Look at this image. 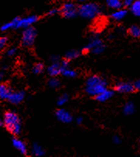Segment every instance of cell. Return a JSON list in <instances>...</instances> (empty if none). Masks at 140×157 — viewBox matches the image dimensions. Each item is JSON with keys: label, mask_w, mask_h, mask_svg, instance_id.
I'll return each instance as SVG.
<instances>
[{"label": "cell", "mask_w": 140, "mask_h": 157, "mask_svg": "<svg viewBox=\"0 0 140 157\" xmlns=\"http://www.w3.org/2000/svg\"><path fill=\"white\" fill-rule=\"evenodd\" d=\"M107 81L99 75H94L88 77L85 83V91L91 96L96 97L107 89Z\"/></svg>", "instance_id": "6da1fadb"}, {"label": "cell", "mask_w": 140, "mask_h": 157, "mask_svg": "<svg viewBox=\"0 0 140 157\" xmlns=\"http://www.w3.org/2000/svg\"><path fill=\"white\" fill-rule=\"evenodd\" d=\"M3 122L7 130L14 136H18L21 132V121L19 116L14 112H6L4 114Z\"/></svg>", "instance_id": "7a4b0ae2"}, {"label": "cell", "mask_w": 140, "mask_h": 157, "mask_svg": "<svg viewBox=\"0 0 140 157\" xmlns=\"http://www.w3.org/2000/svg\"><path fill=\"white\" fill-rule=\"evenodd\" d=\"M78 14L85 19H94L100 14L101 9L95 3H85L78 9Z\"/></svg>", "instance_id": "3957f363"}, {"label": "cell", "mask_w": 140, "mask_h": 157, "mask_svg": "<svg viewBox=\"0 0 140 157\" xmlns=\"http://www.w3.org/2000/svg\"><path fill=\"white\" fill-rule=\"evenodd\" d=\"M37 35V32L34 27H29L23 32L22 36V44L24 47H30L34 44L36 37Z\"/></svg>", "instance_id": "277c9868"}, {"label": "cell", "mask_w": 140, "mask_h": 157, "mask_svg": "<svg viewBox=\"0 0 140 157\" xmlns=\"http://www.w3.org/2000/svg\"><path fill=\"white\" fill-rule=\"evenodd\" d=\"M60 12L65 18L70 19L76 16L77 12H78V10H77V7H76L74 3L71 2H67L63 4L61 10H60Z\"/></svg>", "instance_id": "5b68a950"}, {"label": "cell", "mask_w": 140, "mask_h": 157, "mask_svg": "<svg viewBox=\"0 0 140 157\" xmlns=\"http://www.w3.org/2000/svg\"><path fill=\"white\" fill-rule=\"evenodd\" d=\"M38 20V17L35 15L29 16V17H25V18L20 19L18 17V20H17L16 28H27L29 27H31L34 24H35L36 22Z\"/></svg>", "instance_id": "8992f818"}, {"label": "cell", "mask_w": 140, "mask_h": 157, "mask_svg": "<svg viewBox=\"0 0 140 157\" xmlns=\"http://www.w3.org/2000/svg\"><path fill=\"white\" fill-rule=\"evenodd\" d=\"M115 90L122 94H131L135 90L134 83L128 82H119L115 85Z\"/></svg>", "instance_id": "52a82bcc"}, {"label": "cell", "mask_w": 140, "mask_h": 157, "mask_svg": "<svg viewBox=\"0 0 140 157\" xmlns=\"http://www.w3.org/2000/svg\"><path fill=\"white\" fill-rule=\"evenodd\" d=\"M56 117H57L59 121H60L63 123H70L73 120V117L71 114L65 110L64 109H59L56 112Z\"/></svg>", "instance_id": "ba28073f"}, {"label": "cell", "mask_w": 140, "mask_h": 157, "mask_svg": "<svg viewBox=\"0 0 140 157\" xmlns=\"http://www.w3.org/2000/svg\"><path fill=\"white\" fill-rule=\"evenodd\" d=\"M25 98V93L23 91H16V92H13L8 100L11 104H19L21 103Z\"/></svg>", "instance_id": "9c48e42d"}, {"label": "cell", "mask_w": 140, "mask_h": 157, "mask_svg": "<svg viewBox=\"0 0 140 157\" xmlns=\"http://www.w3.org/2000/svg\"><path fill=\"white\" fill-rule=\"evenodd\" d=\"M12 143L13 145V147L16 149H17L22 155H27V146H26L25 143L22 140H20V139H17V138H14L12 140Z\"/></svg>", "instance_id": "30bf717a"}, {"label": "cell", "mask_w": 140, "mask_h": 157, "mask_svg": "<svg viewBox=\"0 0 140 157\" xmlns=\"http://www.w3.org/2000/svg\"><path fill=\"white\" fill-rule=\"evenodd\" d=\"M48 74L52 77H56L62 72V66L61 64L58 63L57 62H53L52 65H50V67L47 69Z\"/></svg>", "instance_id": "8fae6325"}, {"label": "cell", "mask_w": 140, "mask_h": 157, "mask_svg": "<svg viewBox=\"0 0 140 157\" xmlns=\"http://www.w3.org/2000/svg\"><path fill=\"white\" fill-rule=\"evenodd\" d=\"M114 95V92L111 90H108L106 89L105 90H104L103 92H102L101 94H99V95H97L95 97V99H96L99 102H105L107 100H109V99H111L112 97V96Z\"/></svg>", "instance_id": "7c38bea8"}, {"label": "cell", "mask_w": 140, "mask_h": 157, "mask_svg": "<svg viewBox=\"0 0 140 157\" xmlns=\"http://www.w3.org/2000/svg\"><path fill=\"white\" fill-rule=\"evenodd\" d=\"M13 92L12 89L5 84H1L0 86V97L2 100H8Z\"/></svg>", "instance_id": "4fadbf2b"}, {"label": "cell", "mask_w": 140, "mask_h": 157, "mask_svg": "<svg viewBox=\"0 0 140 157\" xmlns=\"http://www.w3.org/2000/svg\"><path fill=\"white\" fill-rule=\"evenodd\" d=\"M102 43H103L102 40H101V39H99L98 37H93L92 39H91L90 41L88 42V44L87 45L85 46L84 48V51H85V52H89V51H91V52H92L95 48H96L97 46L100 45Z\"/></svg>", "instance_id": "5bb4252c"}, {"label": "cell", "mask_w": 140, "mask_h": 157, "mask_svg": "<svg viewBox=\"0 0 140 157\" xmlns=\"http://www.w3.org/2000/svg\"><path fill=\"white\" fill-rule=\"evenodd\" d=\"M107 6L113 10H119L123 6V2L122 0H106Z\"/></svg>", "instance_id": "9a60e30c"}, {"label": "cell", "mask_w": 140, "mask_h": 157, "mask_svg": "<svg viewBox=\"0 0 140 157\" xmlns=\"http://www.w3.org/2000/svg\"><path fill=\"white\" fill-rule=\"evenodd\" d=\"M32 154L36 156H42L45 155V151L37 143H34L32 148Z\"/></svg>", "instance_id": "2e32d148"}, {"label": "cell", "mask_w": 140, "mask_h": 157, "mask_svg": "<svg viewBox=\"0 0 140 157\" xmlns=\"http://www.w3.org/2000/svg\"><path fill=\"white\" fill-rule=\"evenodd\" d=\"M127 15V11L125 10H117V11L112 14V18L115 20H121Z\"/></svg>", "instance_id": "e0dca14e"}, {"label": "cell", "mask_w": 140, "mask_h": 157, "mask_svg": "<svg viewBox=\"0 0 140 157\" xmlns=\"http://www.w3.org/2000/svg\"><path fill=\"white\" fill-rule=\"evenodd\" d=\"M17 20H18V17L13 19L12 21L4 24L1 27V30H2V31H5V30H9V29H16V28Z\"/></svg>", "instance_id": "ac0fdd59"}, {"label": "cell", "mask_w": 140, "mask_h": 157, "mask_svg": "<svg viewBox=\"0 0 140 157\" xmlns=\"http://www.w3.org/2000/svg\"><path fill=\"white\" fill-rule=\"evenodd\" d=\"M123 112L125 115H131V114H133L134 112H135V105L133 104V103H126L125 105L124 106Z\"/></svg>", "instance_id": "d6986e66"}, {"label": "cell", "mask_w": 140, "mask_h": 157, "mask_svg": "<svg viewBox=\"0 0 140 157\" xmlns=\"http://www.w3.org/2000/svg\"><path fill=\"white\" fill-rule=\"evenodd\" d=\"M128 33L132 37L138 38L140 37V27L138 26H132L128 29Z\"/></svg>", "instance_id": "ffe728a7"}, {"label": "cell", "mask_w": 140, "mask_h": 157, "mask_svg": "<svg viewBox=\"0 0 140 157\" xmlns=\"http://www.w3.org/2000/svg\"><path fill=\"white\" fill-rule=\"evenodd\" d=\"M131 10L136 17H140V0H136L131 6Z\"/></svg>", "instance_id": "44dd1931"}, {"label": "cell", "mask_w": 140, "mask_h": 157, "mask_svg": "<svg viewBox=\"0 0 140 157\" xmlns=\"http://www.w3.org/2000/svg\"><path fill=\"white\" fill-rule=\"evenodd\" d=\"M61 74L63 76L67 77V78H74L77 75L76 72L72 70V69H70L68 67L67 68H64V69H62Z\"/></svg>", "instance_id": "7402d4cb"}, {"label": "cell", "mask_w": 140, "mask_h": 157, "mask_svg": "<svg viewBox=\"0 0 140 157\" xmlns=\"http://www.w3.org/2000/svg\"><path fill=\"white\" fill-rule=\"evenodd\" d=\"M81 55V52L77 50H71L69 51L68 52H67L66 54V59L67 60H73L74 59H77V57H79Z\"/></svg>", "instance_id": "603a6c76"}, {"label": "cell", "mask_w": 140, "mask_h": 157, "mask_svg": "<svg viewBox=\"0 0 140 157\" xmlns=\"http://www.w3.org/2000/svg\"><path fill=\"white\" fill-rule=\"evenodd\" d=\"M48 85L50 88L57 89V88H58V87H60V82L59 81V79H57V78H54V77H53V78H50V80H49Z\"/></svg>", "instance_id": "cb8c5ba5"}, {"label": "cell", "mask_w": 140, "mask_h": 157, "mask_svg": "<svg viewBox=\"0 0 140 157\" xmlns=\"http://www.w3.org/2000/svg\"><path fill=\"white\" fill-rule=\"evenodd\" d=\"M44 71V65L42 63H37L33 67V72L34 74H40Z\"/></svg>", "instance_id": "d4e9b609"}, {"label": "cell", "mask_w": 140, "mask_h": 157, "mask_svg": "<svg viewBox=\"0 0 140 157\" xmlns=\"http://www.w3.org/2000/svg\"><path fill=\"white\" fill-rule=\"evenodd\" d=\"M68 101V96L66 94H63L60 96L57 100V105L59 106H63V104H65Z\"/></svg>", "instance_id": "484cf974"}, {"label": "cell", "mask_w": 140, "mask_h": 157, "mask_svg": "<svg viewBox=\"0 0 140 157\" xmlns=\"http://www.w3.org/2000/svg\"><path fill=\"white\" fill-rule=\"evenodd\" d=\"M105 48V44L102 43V44H101L100 45L97 46L96 48H95L92 51V52L93 54H95V55H99V54H102V52H104Z\"/></svg>", "instance_id": "4316f807"}, {"label": "cell", "mask_w": 140, "mask_h": 157, "mask_svg": "<svg viewBox=\"0 0 140 157\" xmlns=\"http://www.w3.org/2000/svg\"><path fill=\"white\" fill-rule=\"evenodd\" d=\"M7 44V38L6 37H1L0 38V48H4Z\"/></svg>", "instance_id": "83f0119b"}, {"label": "cell", "mask_w": 140, "mask_h": 157, "mask_svg": "<svg viewBox=\"0 0 140 157\" xmlns=\"http://www.w3.org/2000/svg\"><path fill=\"white\" fill-rule=\"evenodd\" d=\"M134 2H135L134 0H124L123 6L125 7H131Z\"/></svg>", "instance_id": "f1b7e54d"}, {"label": "cell", "mask_w": 140, "mask_h": 157, "mask_svg": "<svg viewBox=\"0 0 140 157\" xmlns=\"http://www.w3.org/2000/svg\"><path fill=\"white\" fill-rule=\"evenodd\" d=\"M17 52V49L16 48H10L9 50L7 51V55L8 56H13L16 55Z\"/></svg>", "instance_id": "f546056e"}, {"label": "cell", "mask_w": 140, "mask_h": 157, "mask_svg": "<svg viewBox=\"0 0 140 157\" xmlns=\"http://www.w3.org/2000/svg\"><path fill=\"white\" fill-rule=\"evenodd\" d=\"M58 12H59L58 9H53V10H50V11H49L48 15H50V16L55 15V14H57Z\"/></svg>", "instance_id": "4dcf8cb0"}, {"label": "cell", "mask_w": 140, "mask_h": 157, "mask_svg": "<svg viewBox=\"0 0 140 157\" xmlns=\"http://www.w3.org/2000/svg\"><path fill=\"white\" fill-rule=\"evenodd\" d=\"M112 140H113V142L115 144H120L121 143V139L120 138L118 137V136H114L113 139H112Z\"/></svg>", "instance_id": "1f68e13d"}, {"label": "cell", "mask_w": 140, "mask_h": 157, "mask_svg": "<svg viewBox=\"0 0 140 157\" xmlns=\"http://www.w3.org/2000/svg\"><path fill=\"white\" fill-rule=\"evenodd\" d=\"M134 86H135V90H140V79H138V80L135 81V82H134Z\"/></svg>", "instance_id": "d6a6232c"}, {"label": "cell", "mask_w": 140, "mask_h": 157, "mask_svg": "<svg viewBox=\"0 0 140 157\" xmlns=\"http://www.w3.org/2000/svg\"><path fill=\"white\" fill-rule=\"evenodd\" d=\"M83 121H84L83 117H77V119H76V122H77V123L78 124H82V122H83Z\"/></svg>", "instance_id": "836d02e7"}, {"label": "cell", "mask_w": 140, "mask_h": 157, "mask_svg": "<svg viewBox=\"0 0 140 157\" xmlns=\"http://www.w3.org/2000/svg\"><path fill=\"white\" fill-rule=\"evenodd\" d=\"M77 1H78V2H85V1H87V0H77Z\"/></svg>", "instance_id": "e575fe53"}]
</instances>
